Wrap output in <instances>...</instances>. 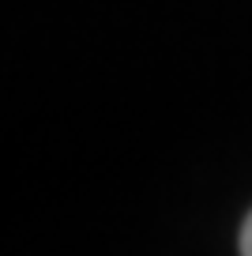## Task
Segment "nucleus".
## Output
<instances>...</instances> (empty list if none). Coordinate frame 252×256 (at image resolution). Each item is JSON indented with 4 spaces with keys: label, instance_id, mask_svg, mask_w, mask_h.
Wrapping results in <instances>:
<instances>
[{
    "label": "nucleus",
    "instance_id": "nucleus-1",
    "mask_svg": "<svg viewBox=\"0 0 252 256\" xmlns=\"http://www.w3.org/2000/svg\"><path fill=\"white\" fill-rule=\"evenodd\" d=\"M237 248H241L244 256H252V215L244 218V226H241V245H237Z\"/></svg>",
    "mask_w": 252,
    "mask_h": 256
}]
</instances>
